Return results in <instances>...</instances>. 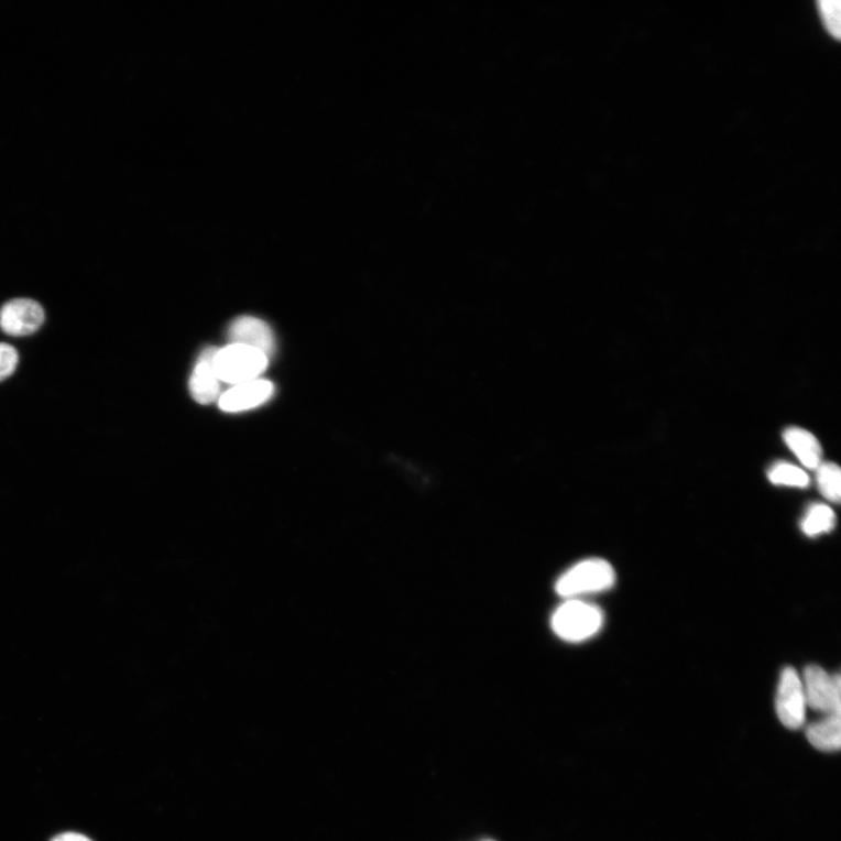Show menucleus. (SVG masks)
I'll return each instance as SVG.
<instances>
[{
  "mask_svg": "<svg viewBox=\"0 0 841 841\" xmlns=\"http://www.w3.org/2000/svg\"><path fill=\"white\" fill-rule=\"evenodd\" d=\"M482 841H494V840H491V839H484V840H482Z\"/></svg>",
  "mask_w": 841,
  "mask_h": 841,
  "instance_id": "a211bd4d",
  "label": "nucleus"
},
{
  "mask_svg": "<svg viewBox=\"0 0 841 841\" xmlns=\"http://www.w3.org/2000/svg\"><path fill=\"white\" fill-rule=\"evenodd\" d=\"M51 841H92V840L80 833L66 832V833L56 835Z\"/></svg>",
  "mask_w": 841,
  "mask_h": 841,
  "instance_id": "f3484780",
  "label": "nucleus"
},
{
  "mask_svg": "<svg viewBox=\"0 0 841 841\" xmlns=\"http://www.w3.org/2000/svg\"><path fill=\"white\" fill-rule=\"evenodd\" d=\"M603 624L602 610L579 600L565 602L551 616L554 634L569 643H581L594 637Z\"/></svg>",
  "mask_w": 841,
  "mask_h": 841,
  "instance_id": "f257e3e1",
  "label": "nucleus"
},
{
  "mask_svg": "<svg viewBox=\"0 0 841 841\" xmlns=\"http://www.w3.org/2000/svg\"><path fill=\"white\" fill-rule=\"evenodd\" d=\"M805 695L807 706L815 711L829 716L841 713V680L840 676L831 677L823 668L810 665L805 673Z\"/></svg>",
  "mask_w": 841,
  "mask_h": 841,
  "instance_id": "39448f33",
  "label": "nucleus"
},
{
  "mask_svg": "<svg viewBox=\"0 0 841 841\" xmlns=\"http://www.w3.org/2000/svg\"><path fill=\"white\" fill-rule=\"evenodd\" d=\"M44 321L45 312L42 305L33 299H12L0 309V329L9 336L33 335L42 328Z\"/></svg>",
  "mask_w": 841,
  "mask_h": 841,
  "instance_id": "423d86ee",
  "label": "nucleus"
},
{
  "mask_svg": "<svg viewBox=\"0 0 841 841\" xmlns=\"http://www.w3.org/2000/svg\"><path fill=\"white\" fill-rule=\"evenodd\" d=\"M785 443L797 456L802 466L817 470L821 465V447L817 438L808 430L798 427L788 428L783 435Z\"/></svg>",
  "mask_w": 841,
  "mask_h": 841,
  "instance_id": "9d476101",
  "label": "nucleus"
},
{
  "mask_svg": "<svg viewBox=\"0 0 841 841\" xmlns=\"http://www.w3.org/2000/svg\"><path fill=\"white\" fill-rule=\"evenodd\" d=\"M768 478L774 485L807 488L810 484L805 470L787 462L775 463L768 471Z\"/></svg>",
  "mask_w": 841,
  "mask_h": 841,
  "instance_id": "ddd939ff",
  "label": "nucleus"
},
{
  "mask_svg": "<svg viewBox=\"0 0 841 841\" xmlns=\"http://www.w3.org/2000/svg\"><path fill=\"white\" fill-rule=\"evenodd\" d=\"M19 356L17 350L9 343L0 342V381H4L13 374L18 367Z\"/></svg>",
  "mask_w": 841,
  "mask_h": 841,
  "instance_id": "dca6fc26",
  "label": "nucleus"
},
{
  "mask_svg": "<svg viewBox=\"0 0 841 841\" xmlns=\"http://www.w3.org/2000/svg\"><path fill=\"white\" fill-rule=\"evenodd\" d=\"M615 582L613 566L602 559H588L564 572L556 583V591L559 597L570 600L598 594L613 588Z\"/></svg>",
  "mask_w": 841,
  "mask_h": 841,
  "instance_id": "f03ea898",
  "label": "nucleus"
},
{
  "mask_svg": "<svg viewBox=\"0 0 841 841\" xmlns=\"http://www.w3.org/2000/svg\"><path fill=\"white\" fill-rule=\"evenodd\" d=\"M840 722L839 714H831L827 719L809 725L807 738L816 750L826 753H834L840 750Z\"/></svg>",
  "mask_w": 841,
  "mask_h": 841,
  "instance_id": "9b49d317",
  "label": "nucleus"
},
{
  "mask_svg": "<svg viewBox=\"0 0 841 841\" xmlns=\"http://www.w3.org/2000/svg\"><path fill=\"white\" fill-rule=\"evenodd\" d=\"M273 394V382L256 379L225 392L219 397V407L227 413L245 412L263 405Z\"/></svg>",
  "mask_w": 841,
  "mask_h": 841,
  "instance_id": "0eeeda50",
  "label": "nucleus"
},
{
  "mask_svg": "<svg viewBox=\"0 0 841 841\" xmlns=\"http://www.w3.org/2000/svg\"><path fill=\"white\" fill-rule=\"evenodd\" d=\"M817 6L821 22H823L826 30L835 37V40H839L841 29V3L839 0H819Z\"/></svg>",
  "mask_w": 841,
  "mask_h": 841,
  "instance_id": "2eb2a0df",
  "label": "nucleus"
},
{
  "mask_svg": "<svg viewBox=\"0 0 841 841\" xmlns=\"http://www.w3.org/2000/svg\"><path fill=\"white\" fill-rule=\"evenodd\" d=\"M817 483L821 494L832 503H839L841 496L840 468L831 462L821 463L817 468Z\"/></svg>",
  "mask_w": 841,
  "mask_h": 841,
  "instance_id": "4468645a",
  "label": "nucleus"
},
{
  "mask_svg": "<svg viewBox=\"0 0 841 841\" xmlns=\"http://www.w3.org/2000/svg\"><path fill=\"white\" fill-rule=\"evenodd\" d=\"M267 362L270 358L261 351L231 343L217 351L215 370L220 381L236 386L260 379Z\"/></svg>",
  "mask_w": 841,
  "mask_h": 841,
  "instance_id": "7ed1b4c3",
  "label": "nucleus"
},
{
  "mask_svg": "<svg viewBox=\"0 0 841 841\" xmlns=\"http://www.w3.org/2000/svg\"><path fill=\"white\" fill-rule=\"evenodd\" d=\"M231 343H238L261 351L270 358L276 348L275 337L267 325L255 317H240L236 319L228 330Z\"/></svg>",
  "mask_w": 841,
  "mask_h": 841,
  "instance_id": "6e6552de",
  "label": "nucleus"
},
{
  "mask_svg": "<svg viewBox=\"0 0 841 841\" xmlns=\"http://www.w3.org/2000/svg\"><path fill=\"white\" fill-rule=\"evenodd\" d=\"M218 349L203 351L189 379V391L200 405L215 403L220 393V380L215 370V357Z\"/></svg>",
  "mask_w": 841,
  "mask_h": 841,
  "instance_id": "1a4fd4ad",
  "label": "nucleus"
},
{
  "mask_svg": "<svg viewBox=\"0 0 841 841\" xmlns=\"http://www.w3.org/2000/svg\"><path fill=\"white\" fill-rule=\"evenodd\" d=\"M779 721L789 730H798L806 721L807 700L802 682L793 667L783 670L776 696Z\"/></svg>",
  "mask_w": 841,
  "mask_h": 841,
  "instance_id": "20e7f679",
  "label": "nucleus"
},
{
  "mask_svg": "<svg viewBox=\"0 0 841 841\" xmlns=\"http://www.w3.org/2000/svg\"><path fill=\"white\" fill-rule=\"evenodd\" d=\"M837 524L834 511L826 504H815L809 507L800 527L810 538L831 532Z\"/></svg>",
  "mask_w": 841,
  "mask_h": 841,
  "instance_id": "f8f14e48",
  "label": "nucleus"
}]
</instances>
